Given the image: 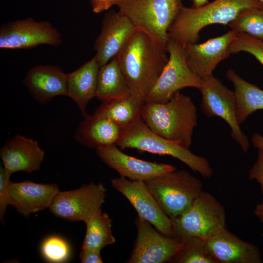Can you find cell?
<instances>
[{
	"label": "cell",
	"instance_id": "30",
	"mask_svg": "<svg viewBox=\"0 0 263 263\" xmlns=\"http://www.w3.org/2000/svg\"><path fill=\"white\" fill-rule=\"evenodd\" d=\"M230 54L245 52L253 55L263 65V40L243 33H236L235 37L228 47Z\"/></svg>",
	"mask_w": 263,
	"mask_h": 263
},
{
	"label": "cell",
	"instance_id": "19",
	"mask_svg": "<svg viewBox=\"0 0 263 263\" xmlns=\"http://www.w3.org/2000/svg\"><path fill=\"white\" fill-rule=\"evenodd\" d=\"M207 248L217 263H262L258 247L244 241L226 228L206 240Z\"/></svg>",
	"mask_w": 263,
	"mask_h": 263
},
{
	"label": "cell",
	"instance_id": "26",
	"mask_svg": "<svg viewBox=\"0 0 263 263\" xmlns=\"http://www.w3.org/2000/svg\"><path fill=\"white\" fill-rule=\"evenodd\" d=\"M112 219L101 210L86 225V231L81 249L100 251L107 245L115 242L112 229Z\"/></svg>",
	"mask_w": 263,
	"mask_h": 263
},
{
	"label": "cell",
	"instance_id": "35",
	"mask_svg": "<svg viewBox=\"0 0 263 263\" xmlns=\"http://www.w3.org/2000/svg\"><path fill=\"white\" fill-rule=\"evenodd\" d=\"M254 147L258 150H263V136L259 133H255L253 134L251 139Z\"/></svg>",
	"mask_w": 263,
	"mask_h": 263
},
{
	"label": "cell",
	"instance_id": "16",
	"mask_svg": "<svg viewBox=\"0 0 263 263\" xmlns=\"http://www.w3.org/2000/svg\"><path fill=\"white\" fill-rule=\"evenodd\" d=\"M235 35L230 30L203 43L186 45L187 61L191 71L200 79L213 75L216 66L230 55L228 47Z\"/></svg>",
	"mask_w": 263,
	"mask_h": 263
},
{
	"label": "cell",
	"instance_id": "2",
	"mask_svg": "<svg viewBox=\"0 0 263 263\" xmlns=\"http://www.w3.org/2000/svg\"><path fill=\"white\" fill-rule=\"evenodd\" d=\"M141 118L153 132L189 149L198 116L189 96L179 91L165 103L145 102Z\"/></svg>",
	"mask_w": 263,
	"mask_h": 263
},
{
	"label": "cell",
	"instance_id": "34",
	"mask_svg": "<svg viewBox=\"0 0 263 263\" xmlns=\"http://www.w3.org/2000/svg\"><path fill=\"white\" fill-rule=\"evenodd\" d=\"M116 3V0H91L92 11L96 14L109 9Z\"/></svg>",
	"mask_w": 263,
	"mask_h": 263
},
{
	"label": "cell",
	"instance_id": "10",
	"mask_svg": "<svg viewBox=\"0 0 263 263\" xmlns=\"http://www.w3.org/2000/svg\"><path fill=\"white\" fill-rule=\"evenodd\" d=\"M107 189L102 183L94 182L72 190L59 191L49 208L56 217L86 224L98 212L105 202Z\"/></svg>",
	"mask_w": 263,
	"mask_h": 263
},
{
	"label": "cell",
	"instance_id": "28",
	"mask_svg": "<svg viewBox=\"0 0 263 263\" xmlns=\"http://www.w3.org/2000/svg\"><path fill=\"white\" fill-rule=\"evenodd\" d=\"M228 25L236 33L263 40V9L244 10Z\"/></svg>",
	"mask_w": 263,
	"mask_h": 263
},
{
	"label": "cell",
	"instance_id": "27",
	"mask_svg": "<svg viewBox=\"0 0 263 263\" xmlns=\"http://www.w3.org/2000/svg\"><path fill=\"white\" fill-rule=\"evenodd\" d=\"M182 239L173 263H217L209 252L206 240L196 236Z\"/></svg>",
	"mask_w": 263,
	"mask_h": 263
},
{
	"label": "cell",
	"instance_id": "24",
	"mask_svg": "<svg viewBox=\"0 0 263 263\" xmlns=\"http://www.w3.org/2000/svg\"><path fill=\"white\" fill-rule=\"evenodd\" d=\"M131 94V89L115 56L100 67L95 97L104 102L124 97Z\"/></svg>",
	"mask_w": 263,
	"mask_h": 263
},
{
	"label": "cell",
	"instance_id": "1",
	"mask_svg": "<svg viewBox=\"0 0 263 263\" xmlns=\"http://www.w3.org/2000/svg\"><path fill=\"white\" fill-rule=\"evenodd\" d=\"M167 53L148 34L136 30L116 56L132 94L145 101L168 62Z\"/></svg>",
	"mask_w": 263,
	"mask_h": 263
},
{
	"label": "cell",
	"instance_id": "17",
	"mask_svg": "<svg viewBox=\"0 0 263 263\" xmlns=\"http://www.w3.org/2000/svg\"><path fill=\"white\" fill-rule=\"evenodd\" d=\"M59 191L56 184H40L26 180L10 182L8 188V205L21 215L29 216L49 208Z\"/></svg>",
	"mask_w": 263,
	"mask_h": 263
},
{
	"label": "cell",
	"instance_id": "37",
	"mask_svg": "<svg viewBox=\"0 0 263 263\" xmlns=\"http://www.w3.org/2000/svg\"><path fill=\"white\" fill-rule=\"evenodd\" d=\"M193 5L192 7L198 8L202 7L208 3V0H192Z\"/></svg>",
	"mask_w": 263,
	"mask_h": 263
},
{
	"label": "cell",
	"instance_id": "14",
	"mask_svg": "<svg viewBox=\"0 0 263 263\" xmlns=\"http://www.w3.org/2000/svg\"><path fill=\"white\" fill-rule=\"evenodd\" d=\"M100 159L120 175L132 181H145L176 169L173 165L147 161L123 152L116 145L96 149Z\"/></svg>",
	"mask_w": 263,
	"mask_h": 263
},
{
	"label": "cell",
	"instance_id": "32",
	"mask_svg": "<svg viewBox=\"0 0 263 263\" xmlns=\"http://www.w3.org/2000/svg\"><path fill=\"white\" fill-rule=\"evenodd\" d=\"M248 177L258 182L263 195V150H258L257 160L248 171Z\"/></svg>",
	"mask_w": 263,
	"mask_h": 263
},
{
	"label": "cell",
	"instance_id": "23",
	"mask_svg": "<svg viewBox=\"0 0 263 263\" xmlns=\"http://www.w3.org/2000/svg\"><path fill=\"white\" fill-rule=\"evenodd\" d=\"M144 104L143 99L132 93L124 97L102 102L94 114L124 128L141 118Z\"/></svg>",
	"mask_w": 263,
	"mask_h": 263
},
{
	"label": "cell",
	"instance_id": "31",
	"mask_svg": "<svg viewBox=\"0 0 263 263\" xmlns=\"http://www.w3.org/2000/svg\"><path fill=\"white\" fill-rule=\"evenodd\" d=\"M3 167L0 168V219L3 222L6 208L8 206V188L10 181V176Z\"/></svg>",
	"mask_w": 263,
	"mask_h": 263
},
{
	"label": "cell",
	"instance_id": "33",
	"mask_svg": "<svg viewBox=\"0 0 263 263\" xmlns=\"http://www.w3.org/2000/svg\"><path fill=\"white\" fill-rule=\"evenodd\" d=\"M79 259L82 263H102L100 251L81 249Z\"/></svg>",
	"mask_w": 263,
	"mask_h": 263
},
{
	"label": "cell",
	"instance_id": "25",
	"mask_svg": "<svg viewBox=\"0 0 263 263\" xmlns=\"http://www.w3.org/2000/svg\"><path fill=\"white\" fill-rule=\"evenodd\" d=\"M233 85L237 119L241 125L252 113L263 110V90L240 77L232 69L226 74Z\"/></svg>",
	"mask_w": 263,
	"mask_h": 263
},
{
	"label": "cell",
	"instance_id": "7",
	"mask_svg": "<svg viewBox=\"0 0 263 263\" xmlns=\"http://www.w3.org/2000/svg\"><path fill=\"white\" fill-rule=\"evenodd\" d=\"M170 219L174 236L181 238L196 236L207 240L225 228L224 207L204 190L186 212Z\"/></svg>",
	"mask_w": 263,
	"mask_h": 263
},
{
	"label": "cell",
	"instance_id": "22",
	"mask_svg": "<svg viewBox=\"0 0 263 263\" xmlns=\"http://www.w3.org/2000/svg\"><path fill=\"white\" fill-rule=\"evenodd\" d=\"M100 65L95 56L75 71L67 74L68 95L85 117L89 102L95 97Z\"/></svg>",
	"mask_w": 263,
	"mask_h": 263
},
{
	"label": "cell",
	"instance_id": "13",
	"mask_svg": "<svg viewBox=\"0 0 263 263\" xmlns=\"http://www.w3.org/2000/svg\"><path fill=\"white\" fill-rule=\"evenodd\" d=\"M112 187L124 195L137 212L163 234L175 237L170 218L163 211L144 181L120 176L111 180Z\"/></svg>",
	"mask_w": 263,
	"mask_h": 263
},
{
	"label": "cell",
	"instance_id": "36",
	"mask_svg": "<svg viewBox=\"0 0 263 263\" xmlns=\"http://www.w3.org/2000/svg\"><path fill=\"white\" fill-rule=\"evenodd\" d=\"M254 213L260 221L263 223V201L256 206Z\"/></svg>",
	"mask_w": 263,
	"mask_h": 263
},
{
	"label": "cell",
	"instance_id": "39",
	"mask_svg": "<svg viewBox=\"0 0 263 263\" xmlns=\"http://www.w3.org/2000/svg\"><path fill=\"white\" fill-rule=\"evenodd\" d=\"M261 235L262 236V237L263 238V229L262 230V233H261Z\"/></svg>",
	"mask_w": 263,
	"mask_h": 263
},
{
	"label": "cell",
	"instance_id": "3",
	"mask_svg": "<svg viewBox=\"0 0 263 263\" xmlns=\"http://www.w3.org/2000/svg\"><path fill=\"white\" fill-rule=\"evenodd\" d=\"M249 8L263 9V5L259 0H215L198 8L184 6L168 30L169 40L183 47L195 43L204 27L228 25L241 11Z\"/></svg>",
	"mask_w": 263,
	"mask_h": 263
},
{
	"label": "cell",
	"instance_id": "12",
	"mask_svg": "<svg viewBox=\"0 0 263 263\" xmlns=\"http://www.w3.org/2000/svg\"><path fill=\"white\" fill-rule=\"evenodd\" d=\"M137 234L128 263H171L182 239L166 236L148 221L138 216L135 219Z\"/></svg>",
	"mask_w": 263,
	"mask_h": 263
},
{
	"label": "cell",
	"instance_id": "8",
	"mask_svg": "<svg viewBox=\"0 0 263 263\" xmlns=\"http://www.w3.org/2000/svg\"><path fill=\"white\" fill-rule=\"evenodd\" d=\"M167 51L168 62L145 102L165 103L182 89L200 88L201 79L189 69L185 47L169 39Z\"/></svg>",
	"mask_w": 263,
	"mask_h": 263
},
{
	"label": "cell",
	"instance_id": "18",
	"mask_svg": "<svg viewBox=\"0 0 263 263\" xmlns=\"http://www.w3.org/2000/svg\"><path fill=\"white\" fill-rule=\"evenodd\" d=\"M0 156L10 174L17 171L31 173L39 169L45 151L38 141L18 134L6 141L0 149Z\"/></svg>",
	"mask_w": 263,
	"mask_h": 263
},
{
	"label": "cell",
	"instance_id": "6",
	"mask_svg": "<svg viewBox=\"0 0 263 263\" xmlns=\"http://www.w3.org/2000/svg\"><path fill=\"white\" fill-rule=\"evenodd\" d=\"M144 182L170 219L186 212L203 190L201 180L183 169H176Z\"/></svg>",
	"mask_w": 263,
	"mask_h": 263
},
{
	"label": "cell",
	"instance_id": "4",
	"mask_svg": "<svg viewBox=\"0 0 263 263\" xmlns=\"http://www.w3.org/2000/svg\"><path fill=\"white\" fill-rule=\"evenodd\" d=\"M116 145L121 150L134 149L171 156L205 178H209L213 175V169L206 158L195 155L189 149L157 135L146 126L141 118L123 128L121 137Z\"/></svg>",
	"mask_w": 263,
	"mask_h": 263
},
{
	"label": "cell",
	"instance_id": "20",
	"mask_svg": "<svg viewBox=\"0 0 263 263\" xmlns=\"http://www.w3.org/2000/svg\"><path fill=\"white\" fill-rule=\"evenodd\" d=\"M23 83L32 96L41 104H47L55 96L68 95L67 74L57 66H36L28 72Z\"/></svg>",
	"mask_w": 263,
	"mask_h": 263
},
{
	"label": "cell",
	"instance_id": "29",
	"mask_svg": "<svg viewBox=\"0 0 263 263\" xmlns=\"http://www.w3.org/2000/svg\"><path fill=\"white\" fill-rule=\"evenodd\" d=\"M41 255L46 261L53 263H64L69 258L71 249L63 238L57 236H49L40 246Z\"/></svg>",
	"mask_w": 263,
	"mask_h": 263
},
{
	"label": "cell",
	"instance_id": "21",
	"mask_svg": "<svg viewBox=\"0 0 263 263\" xmlns=\"http://www.w3.org/2000/svg\"><path fill=\"white\" fill-rule=\"evenodd\" d=\"M123 131V128L107 118L87 114L79 124L74 137L79 144L96 149L116 145Z\"/></svg>",
	"mask_w": 263,
	"mask_h": 263
},
{
	"label": "cell",
	"instance_id": "9",
	"mask_svg": "<svg viewBox=\"0 0 263 263\" xmlns=\"http://www.w3.org/2000/svg\"><path fill=\"white\" fill-rule=\"evenodd\" d=\"M199 90L202 94L201 108L204 114L207 117H219L226 122L231 129L232 138L247 152L249 141L237 119L234 92L213 75L201 79Z\"/></svg>",
	"mask_w": 263,
	"mask_h": 263
},
{
	"label": "cell",
	"instance_id": "38",
	"mask_svg": "<svg viewBox=\"0 0 263 263\" xmlns=\"http://www.w3.org/2000/svg\"><path fill=\"white\" fill-rule=\"evenodd\" d=\"M259 0L263 5V0Z\"/></svg>",
	"mask_w": 263,
	"mask_h": 263
},
{
	"label": "cell",
	"instance_id": "15",
	"mask_svg": "<svg viewBox=\"0 0 263 263\" xmlns=\"http://www.w3.org/2000/svg\"><path fill=\"white\" fill-rule=\"evenodd\" d=\"M136 30L130 19L119 11L105 15L101 31L94 43L95 56L100 67L118 54Z\"/></svg>",
	"mask_w": 263,
	"mask_h": 263
},
{
	"label": "cell",
	"instance_id": "11",
	"mask_svg": "<svg viewBox=\"0 0 263 263\" xmlns=\"http://www.w3.org/2000/svg\"><path fill=\"white\" fill-rule=\"evenodd\" d=\"M60 33L48 21L26 18L8 22L0 28V48L27 49L41 44L59 46Z\"/></svg>",
	"mask_w": 263,
	"mask_h": 263
},
{
	"label": "cell",
	"instance_id": "5",
	"mask_svg": "<svg viewBox=\"0 0 263 263\" xmlns=\"http://www.w3.org/2000/svg\"><path fill=\"white\" fill-rule=\"evenodd\" d=\"M116 6L137 30L148 34L166 50L168 30L184 6L183 0H116Z\"/></svg>",
	"mask_w": 263,
	"mask_h": 263
}]
</instances>
